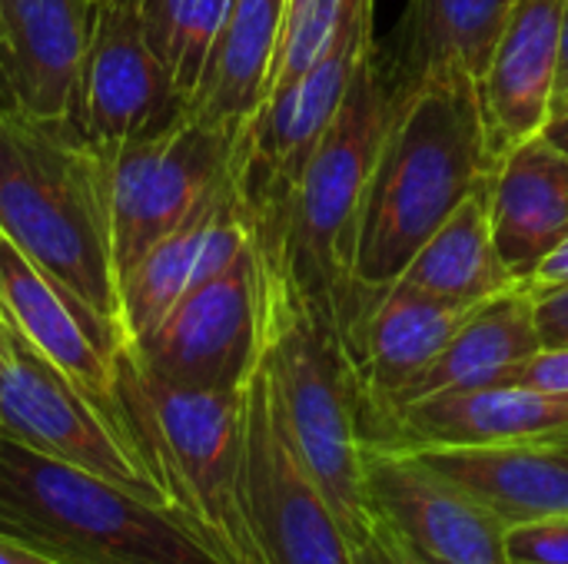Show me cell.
<instances>
[{"instance_id": "obj_17", "label": "cell", "mask_w": 568, "mask_h": 564, "mask_svg": "<svg viewBox=\"0 0 568 564\" xmlns=\"http://www.w3.org/2000/svg\"><path fill=\"white\" fill-rule=\"evenodd\" d=\"M90 10L87 0H0L7 106L37 123L73 126Z\"/></svg>"}, {"instance_id": "obj_18", "label": "cell", "mask_w": 568, "mask_h": 564, "mask_svg": "<svg viewBox=\"0 0 568 564\" xmlns=\"http://www.w3.org/2000/svg\"><path fill=\"white\" fill-rule=\"evenodd\" d=\"M250 216L230 176V183L200 216L150 246L120 279L123 349L146 336L190 289L226 269L250 246Z\"/></svg>"}, {"instance_id": "obj_11", "label": "cell", "mask_w": 568, "mask_h": 564, "mask_svg": "<svg viewBox=\"0 0 568 564\" xmlns=\"http://www.w3.org/2000/svg\"><path fill=\"white\" fill-rule=\"evenodd\" d=\"M260 256L250 239L226 269L190 289L123 356L173 386L243 389L260 362Z\"/></svg>"}, {"instance_id": "obj_27", "label": "cell", "mask_w": 568, "mask_h": 564, "mask_svg": "<svg viewBox=\"0 0 568 564\" xmlns=\"http://www.w3.org/2000/svg\"><path fill=\"white\" fill-rule=\"evenodd\" d=\"M509 564H568V515L536 519L506 529Z\"/></svg>"}, {"instance_id": "obj_35", "label": "cell", "mask_w": 568, "mask_h": 564, "mask_svg": "<svg viewBox=\"0 0 568 564\" xmlns=\"http://www.w3.org/2000/svg\"><path fill=\"white\" fill-rule=\"evenodd\" d=\"M7 332H10V319H7V312H3V306H0V342H3Z\"/></svg>"}, {"instance_id": "obj_6", "label": "cell", "mask_w": 568, "mask_h": 564, "mask_svg": "<svg viewBox=\"0 0 568 564\" xmlns=\"http://www.w3.org/2000/svg\"><path fill=\"white\" fill-rule=\"evenodd\" d=\"M0 539L47 564H223L163 502L0 439Z\"/></svg>"}, {"instance_id": "obj_23", "label": "cell", "mask_w": 568, "mask_h": 564, "mask_svg": "<svg viewBox=\"0 0 568 564\" xmlns=\"http://www.w3.org/2000/svg\"><path fill=\"white\" fill-rule=\"evenodd\" d=\"M536 349H542L536 332V296L526 286H513L469 312L439 359L409 389L406 409L429 396L509 382Z\"/></svg>"}, {"instance_id": "obj_9", "label": "cell", "mask_w": 568, "mask_h": 564, "mask_svg": "<svg viewBox=\"0 0 568 564\" xmlns=\"http://www.w3.org/2000/svg\"><path fill=\"white\" fill-rule=\"evenodd\" d=\"M373 10L376 3L356 10L326 53L293 83L270 93L240 133L233 183L250 223H263L280 213L306 160L339 113L363 57L376 43Z\"/></svg>"}, {"instance_id": "obj_37", "label": "cell", "mask_w": 568, "mask_h": 564, "mask_svg": "<svg viewBox=\"0 0 568 564\" xmlns=\"http://www.w3.org/2000/svg\"><path fill=\"white\" fill-rule=\"evenodd\" d=\"M0 439H3V432H0Z\"/></svg>"}, {"instance_id": "obj_15", "label": "cell", "mask_w": 568, "mask_h": 564, "mask_svg": "<svg viewBox=\"0 0 568 564\" xmlns=\"http://www.w3.org/2000/svg\"><path fill=\"white\" fill-rule=\"evenodd\" d=\"M0 306L10 329L57 366L93 402L113 409L116 366L123 356L120 332L83 306L60 279L40 269L3 229H0Z\"/></svg>"}, {"instance_id": "obj_12", "label": "cell", "mask_w": 568, "mask_h": 564, "mask_svg": "<svg viewBox=\"0 0 568 564\" xmlns=\"http://www.w3.org/2000/svg\"><path fill=\"white\" fill-rule=\"evenodd\" d=\"M469 312L406 283H389L366 302L346 336L366 449L393 445L409 389L439 359Z\"/></svg>"}, {"instance_id": "obj_22", "label": "cell", "mask_w": 568, "mask_h": 564, "mask_svg": "<svg viewBox=\"0 0 568 564\" xmlns=\"http://www.w3.org/2000/svg\"><path fill=\"white\" fill-rule=\"evenodd\" d=\"M290 0H230L206 76L186 106V120L240 140L260 113L276 63Z\"/></svg>"}, {"instance_id": "obj_2", "label": "cell", "mask_w": 568, "mask_h": 564, "mask_svg": "<svg viewBox=\"0 0 568 564\" xmlns=\"http://www.w3.org/2000/svg\"><path fill=\"white\" fill-rule=\"evenodd\" d=\"M393 110L396 76L383 47L373 43L280 213L250 223L253 243L283 263L300 293L336 322L343 342L356 316L353 256L359 209Z\"/></svg>"}, {"instance_id": "obj_31", "label": "cell", "mask_w": 568, "mask_h": 564, "mask_svg": "<svg viewBox=\"0 0 568 564\" xmlns=\"http://www.w3.org/2000/svg\"><path fill=\"white\" fill-rule=\"evenodd\" d=\"M568 283V233L539 259V266L529 273V279L523 283L532 296L539 293H549L556 286H566Z\"/></svg>"}, {"instance_id": "obj_25", "label": "cell", "mask_w": 568, "mask_h": 564, "mask_svg": "<svg viewBox=\"0 0 568 564\" xmlns=\"http://www.w3.org/2000/svg\"><path fill=\"white\" fill-rule=\"evenodd\" d=\"M396 283L463 309H476L486 299L523 286L506 269L493 236L489 183L453 209V216L419 246Z\"/></svg>"}, {"instance_id": "obj_24", "label": "cell", "mask_w": 568, "mask_h": 564, "mask_svg": "<svg viewBox=\"0 0 568 564\" xmlns=\"http://www.w3.org/2000/svg\"><path fill=\"white\" fill-rule=\"evenodd\" d=\"M513 0H409L386 53L396 83L466 73L479 83Z\"/></svg>"}, {"instance_id": "obj_10", "label": "cell", "mask_w": 568, "mask_h": 564, "mask_svg": "<svg viewBox=\"0 0 568 564\" xmlns=\"http://www.w3.org/2000/svg\"><path fill=\"white\" fill-rule=\"evenodd\" d=\"M0 432L37 455L163 502L120 419L33 352L13 329L0 342Z\"/></svg>"}, {"instance_id": "obj_30", "label": "cell", "mask_w": 568, "mask_h": 564, "mask_svg": "<svg viewBox=\"0 0 568 564\" xmlns=\"http://www.w3.org/2000/svg\"><path fill=\"white\" fill-rule=\"evenodd\" d=\"M536 332L542 346H568V283L536 296Z\"/></svg>"}, {"instance_id": "obj_13", "label": "cell", "mask_w": 568, "mask_h": 564, "mask_svg": "<svg viewBox=\"0 0 568 564\" xmlns=\"http://www.w3.org/2000/svg\"><path fill=\"white\" fill-rule=\"evenodd\" d=\"M183 120V100L156 63L136 0H106L90 10V33L73 103V130L87 143H123Z\"/></svg>"}, {"instance_id": "obj_20", "label": "cell", "mask_w": 568, "mask_h": 564, "mask_svg": "<svg viewBox=\"0 0 568 564\" xmlns=\"http://www.w3.org/2000/svg\"><path fill=\"white\" fill-rule=\"evenodd\" d=\"M493 236L506 269L526 283L568 233V153L546 133L509 150L489 173Z\"/></svg>"}, {"instance_id": "obj_1", "label": "cell", "mask_w": 568, "mask_h": 564, "mask_svg": "<svg viewBox=\"0 0 568 564\" xmlns=\"http://www.w3.org/2000/svg\"><path fill=\"white\" fill-rule=\"evenodd\" d=\"M489 173L479 83L473 76L443 73L396 83V110L359 209L353 326L366 302L403 276L453 209L489 183Z\"/></svg>"}, {"instance_id": "obj_14", "label": "cell", "mask_w": 568, "mask_h": 564, "mask_svg": "<svg viewBox=\"0 0 568 564\" xmlns=\"http://www.w3.org/2000/svg\"><path fill=\"white\" fill-rule=\"evenodd\" d=\"M366 502L423 564H509L506 525L413 449H366Z\"/></svg>"}, {"instance_id": "obj_33", "label": "cell", "mask_w": 568, "mask_h": 564, "mask_svg": "<svg viewBox=\"0 0 568 564\" xmlns=\"http://www.w3.org/2000/svg\"><path fill=\"white\" fill-rule=\"evenodd\" d=\"M0 564H47L40 555H33V552H27V548H20V545H13V542H3L0 539Z\"/></svg>"}, {"instance_id": "obj_32", "label": "cell", "mask_w": 568, "mask_h": 564, "mask_svg": "<svg viewBox=\"0 0 568 564\" xmlns=\"http://www.w3.org/2000/svg\"><path fill=\"white\" fill-rule=\"evenodd\" d=\"M568 110V3L566 20H562V57H559V80H556V96H552V116Z\"/></svg>"}, {"instance_id": "obj_19", "label": "cell", "mask_w": 568, "mask_h": 564, "mask_svg": "<svg viewBox=\"0 0 568 564\" xmlns=\"http://www.w3.org/2000/svg\"><path fill=\"white\" fill-rule=\"evenodd\" d=\"M439 445H552L568 449V392L516 382L443 392L413 402L389 449Z\"/></svg>"}, {"instance_id": "obj_29", "label": "cell", "mask_w": 568, "mask_h": 564, "mask_svg": "<svg viewBox=\"0 0 568 564\" xmlns=\"http://www.w3.org/2000/svg\"><path fill=\"white\" fill-rule=\"evenodd\" d=\"M349 552H353V564H423L399 542V535L376 515L366 535L356 545H349Z\"/></svg>"}, {"instance_id": "obj_34", "label": "cell", "mask_w": 568, "mask_h": 564, "mask_svg": "<svg viewBox=\"0 0 568 564\" xmlns=\"http://www.w3.org/2000/svg\"><path fill=\"white\" fill-rule=\"evenodd\" d=\"M542 133H546L559 150H566L568 153V110L566 113H556V116L546 123V130H542Z\"/></svg>"}, {"instance_id": "obj_8", "label": "cell", "mask_w": 568, "mask_h": 564, "mask_svg": "<svg viewBox=\"0 0 568 564\" xmlns=\"http://www.w3.org/2000/svg\"><path fill=\"white\" fill-rule=\"evenodd\" d=\"M243 515L260 564H353L349 542L286 429L263 359L243 389Z\"/></svg>"}, {"instance_id": "obj_4", "label": "cell", "mask_w": 568, "mask_h": 564, "mask_svg": "<svg viewBox=\"0 0 568 564\" xmlns=\"http://www.w3.org/2000/svg\"><path fill=\"white\" fill-rule=\"evenodd\" d=\"M243 389L173 386L126 356L113 389L116 419L163 505L223 564H260L243 515Z\"/></svg>"}, {"instance_id": "obj_26", "label": "cell", "mask_w": 568, "mask_h": 564, "mask_svg": "<svg viewBox=\"0 0 568 564\" xmlns=\"http://www.w3.org/2000/svg\"><path fill=\"white\" fill-rule=\"evenodd\" d=\"M136 13L156 63L183 100L186 116L226 23L230 0H136Z\"/></svg>"}, {"instance_id": "obj_28", "label": "cell", "mask_w": 568, "mask_h": 564, "mask_svg": "<svg viewBox=\"0 0 568 564\" xmlns=\"http://www.w3.org/2000/svg\"><path fill=\"white\" fill-rule=\"evenodd\" d=\"M516 386L542 389V392H568V346H542L536 349L509 379Z\"/></svg>"}, {"instance_id": "obj_21", "label": "cell", "mask_w": 568, "mask_h": 564, "mask_svg": "<svg viewBox=\"0 0 568 564\" xmlns=\"http://www.w3.org/2000/svg\"><path fill=\"white\" fill-rule=\"evenodd\" d=\"M506 529L568 515V449L552 445H439L413 449Z\"/></svg>"}, {"instance_id": "obj_7", "label": "cell", "mask_w": 568, "mask_h": 564, "mask_svg": "<svg viewBox=\"0 0 568 564\" xmlns=\"http://www.w3.org/2000/svg\"><path fill=\"white\" fill-rule=\"evenodd\" d=\"M93 146L120 283L150 246L183 229L230 183L236 136L183 116L160 133Z\"/></svg>"}, {"instance_id": "obj_16", "label": "cell", "mask_w": 568, "mask_h": 564, "mask_svg": "<svg viewBox=\"0 0 568 564\" xmlns=\"http://www.w3.org/2000/svg\"><path fill=\"white\" fill-rule=\"evenodd\" d=\"M568 0H513L489 63L479 76L486 156L496 166L509 150L539 136L552 120Z\"/></svg>"}, {"instance_id": "obj_3", "label": "cell", "mask_w": 568, "mask_h": 564, "mask_svg": "<svg viewBox=\"0 0 568 564\" xmlns=\"http://www.w3.org/2000/svg\"><path fill=\"white\" fill-rule=\"evenodd\" d=\"M256 256L260 359L306 469L326 495L346 542L356 545L373 525V509L366 502V445L343 332L300 293L273 253L256 246Z\"/></svg>"}, {"instance_id": "obj_36", "label": "cell", "mask_w": 568, "mask_h": 564, "mask_svg": "<svg viewBox=\"0 0 568 564\" xmlns=\"http://www.w3.org/2000/svg\"><path fill=\"white\" fill-rule=\"evenodd\" d=\"M87 3H90V7H97V3H106V0H87Z\"/></svg>"}, {"instance_id": "obj_5", "label": "cell", "mask_w": 568, "mask_h": 564, "mask_svg": "<svg viewBox=\"0 0 568 564\" xmlns=\"http://www.w3.org/2000/svg\"><path fill=\"white\" fill-rule=\"evenodd\" d=\"M0 229L120 332L100 153L73 126L27 120L3 100Z\"/></svg>"}]
</instances>
